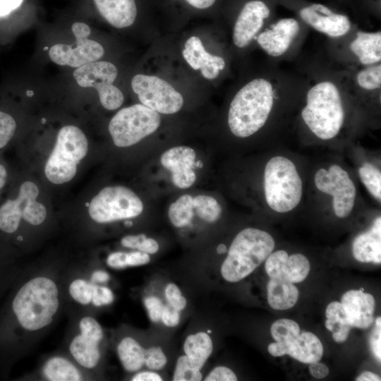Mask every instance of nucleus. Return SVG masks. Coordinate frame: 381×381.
<instances>
[{
    "instance_id": "f257e3e1",
    "label": "nucleus",
    "mask_w": 381,
    "mask_h": 381,
    "mask_svg": "<svg viewBox=\"0 0 381 381\" xmlns=\"http://www.w3.org/2000/svg\"><path fill=\"white\" fill-rule=\"evenodd\" d=\"M274 103L272 85L264 78H255L241 87L231 102L228 125L238 138H247L266 123Z\"/></svg>"
},
{
    "instance_id": "f03ea898",
    "label": "nucleus",
    "mask_w": 381,
    "mask_h": 381,
    "mask_svg": "<svg viewBox=\"0 0 381 381\" xmlns=\"http://www.w3.org/2000/svg\"><path fill=\"white\" fill-rule=\"evenodd\" d=\"M58 296L57 286L51 279L37 277L29 280L13 301V310L20 325L28 331L49 325L59 308Z\"/></svg>"
},
{
    "instance_id": "7ed1b4c3",
    "label": "nucleus",
    "mask_w": 381,
    "mask_h": 381,
    "mask_svg": "<svg viewBox=\"0 0 381 381\" xmlns=\"http://www.w3.org/2000/svg\"><path fill=\"white\" fill-rule=\"evenodd\" d=\"M274 246L273 237L267 231L251 227L241 230L221 265L222 278L231 283L243 280L266 260Z\"/></svg>"
},
{
    "instance_id": "20e7f679",
    "label": "nucleus",
    "mask_w": 381,
    "mask_h": 381,
    "mask_svg": "<svg viewBox=\"0 0 381 381\" xmlns=\"http://www.w3.org/2000/svg\"><path fill=\"white\" fill-rule=\"evenodd\" d=\"M301 117L318 138L329 140L339 132L344 119L341 98L336 85L323 81L313 85L307 92L306 104Z\"/></svg>"
},
{
    "instance_id": "39448f33",
    "label": "nucleus",
    "mask_w": 381,
    "mask_h": 381,
    "mask_svg": "<svg viewBox=\"0 0 381 381\" xmlns=\"http://www.w3.org/2000/svg\"><path fill=\"white\" fill-rule=\"evenodd\" d=\"M264 190L268 206L275 212H288L299 204L303 185L291 160L283 156H275L267 162Z\"/></svg>"
},
{
    "instance_id": "423d86ee",
    "label": "nucleus",
    "mask_w": 381,
    "mask_h": 381,
    "mask_svg": "<svg viewBox=\"0 0 381 381\" xmlns=\"http://www.w3.org/2000/svg\"><path fill=\"white\" fill-rule=\"evenodd\" d=\"M87 150V139L78 127L72 125L62 127L45 164L47 179L54 184L70 181L75 176L77 166L85 157Z\"/></svg>"
},
{
    "instance_id": "0eeeda50",
    "label": "nucleus",
    "mask_w": 381,
    "mask_h": 381,
    "mask_svg": "<svg viewBox=\"0 0 381 381\" xmlns=\"http://www.w3.org/2000/svg\"><path fill=\"white\" fill-rule=\"evenodd\" d=\"M160 123L159 113L136 104L119 110L111 119L109 131L116 146L126 147L153 133Z\"/></svg>"
},
{
    "instance_id": "6e6552de",
    "label": "nucleus",
    "mask_w": 381,
    "mask_h": 381,
    "mask_svg": "<svg viewBox=\"0 0 381 381\" xmlns=\"http://www.w3.org/2000/svg\"><path fill=\"white\" fill-rule=\"evenodd\" d=\"M143 204L131 189L121 186L102 189L90 201L88 212L98 223H108L140 215Z\"/></svg>"
},
{
    "instance_id": "1a4fd4ad",
    "label": "nucleus",
    "mask_w": 381,
    "mask_h": 381,
    "mask_svg": "<svg viewBox=\"0 0 381 381\" xmlns=\"http://www.w3.org/2000/svg\"><path fill=\"white\" fill-rule=\"evenodd\" d=\"M131 87L143 105L159 114L176 113L183 104L181 94L157 76L137 74L132 78Z\"/></svg>"
},
{
    "instance_id": "9d476101",
    "label": "nucleus",
    "mask_w": 381,
    "mask_h": 381,
    "mask_svg": "<svg viewBox=\"0 0 381 381\" xmlns=\"http://www.w3.org/2000/svg\"><path fill=\"white\" fill-rule=\"evenodd\" d=\"M75 37V44H56L49 51L52 61L61 66L78 68L96 61L104 54V48L99 42L88 39L91 30L82 22H75L71 27Z\"/></svg>"
},
{
    "instance_id": "9b49d317",
    "label": "nucleus",
    "mask_w": 381,
    "mask_h": 381,
    "mask_svg": "<svg viewBox=\"0 0 381 381\" xmlns=\"http://www.w3.org/2000/svg\"><path fill=\"white\" fill-rule=\"evenodd\" d=\"M316 188L333 197V210L339 218L346 217L351 212L356 200V187L348 172L337 164L329 170L320 169L315 174Z\"/></svg>"
},
{
    "instance_id": "f8f14e48",
    "label": "nucleus",
    "mask_w": 381,
    "mask_h": 381,
    "mask_svg": "<svg viewBox=\"0 0 381 381\" xmlns=\"http://www.w3.org/2000/svg\"><path fill=\"white\" fill-rule=\"evenodd\" d=\"M297 12L304 23L332 37L343 36L351 28V21L347 16L335 12L322 4H298Z\"/></svg>"
},
{
    "instance_id": "ddd939ff",
    "label": "nucleus",
    "mask_w": 381,
    "mask_h": 381,
    "mask_svg": "<svg viewBox=\"0 0 381 381\" xmlns=\"http://www.w3.org/2000/svg\"><path fill=\"white\" fill-rule=\"evenodd\" d=\"M267 0H248L242 6L236 18L233 32L234 44L246 47L262 28L272 14Z\"/></svg>"
},
{
    "instance_id": "4468645a",
    "label": "nucleus",
    "mask_w": 381,
    "mask_h": 381,
    "mask_svg": "<svg viewBox=\"0 0 381 381\" xmlns=\"http://www.w3.org/2000/svg\"><path fill=\"white\" fill-rule=\"evenodd\" d=\"M268 351L275 357L288 354L301 363L310 364L321 359L323 346L313 333L303 332L284 342L270 344Z\"/></svg>"
},
{
    "instance_id": "2eb2a0df",
    "label": "nucleus",
    "mask_w": 381,
    "mask_h": 381,
    "mask_svg": "<svg viewBox=\"0 0 381 381\" xmlns=\"http://www.w3.org/2000/svg\"><path fill=\"white\" fill-rule=\"evenodd\" d=\"M195 156L194 150L185 145L171 147L162 154L160 162L171 172L172 183L177 188H188L195 181L193 169Z\"/></svg>"
},
{
    "instance_id": "dca6fc26",
    "label": "nucleus",
    "mask_w": 381,
    "mask_h": 381,
    "mask_svg": "<svg viewBox=\"0 0 381 381\" xmlns=\"http://www.w3.org/2000/svg\"><path fill=\"white\" fill-rule=\"evenodd\" d=\"M300 30V25L293 18L279 19L257 37L259 45L269 55L279 56L289 48Z\"/></svg>"
},
{
    "instance_id": "f3484780",
    "label": "nucleus",
    "mask_w": 381,
    "mask_h": 381,
    "mask_svg": "<svg viewBox=\"0 0 381 381\" xmlns=\"http://www.w3.org/2000/svg\"><path fill=\"white\" fill-rule=\"evenodd\" d=\"M341 303L351 327L367 329L373 324L375 299L370 294L349 290L343 294Z\"/></svg>"
},
{
    "instance_id": "a211bd4d",
    "label": "nucleus",
    "mask_w": 381,
    "mask_h": 381,
    "mask_svg": "<svg viewBox=\"0 0 381 381\" xmlns=\"http://www.w3.org/2000/svg\"><path fill=\"white\" fill-rule=\"evenodd\" d=\"M182 54L191 68L200 70L202 76L209 80L216 78L225 68L224 60L208 53L200 39L196 36L186 40Z\"/></svg>"
},
{
    "instance_id": "6ab92c4d",
    "label": "nucleus",
    "mask_w": 381,
    "mask_h": 381,
    "mask_svg": "<svg viewBox=\"0 0 381 381\" xmlns=\"http://www.w3.org/2000/svg\"><path fill=\"white\" fill-rule=\"evenodd\" d=\"M39 194L37 185L25 181L20 187L15 200H8L0 207V229L6 233L17 230L22 219V212L27 203L36 200Z\"/></svg>"
},
{
    "instance_id": "aec40b11",
    "label": "nucleus",
    "mask_w": 381,
    "mask_h": 381,
    "mask_svg": "<svg viewBox=\"0 0 381 381\" xmlns=\"http://www.w3.org/2000/svg\"><path fill=\"white\" fill-rule=\"evenodd\" d=\"M99 14L112 26L124 28L135 20L138 8L135 0H93Z\"/></svg>"
},
{
    "instance_id": "412c9836",
    "label": "nucleus",
    "mask_w": 381,
    "mask_h": 381,
    "mask_svg": "<svg viewBox=\"0 0 381 381\" xmlns=\"http://www.w3.org/2000/svg\"><path fill=\"white\" fill-rule=\"evenodd\" d=\"M353 257L362 262H381V218L375 219L365 232L358 235L352 245Z\"/></svg>"
},
{
    "instance_id": "4be33fe9",
    "label": "nucleus",
    "mask_w": 381,
    "mask_h": 381,
    "mask_svg": "<svg viewBox=\"0 0 381 381\" xmlns=\"http://www.w3.org/2000/svg\"><path fill=\"white\" fill-rule=\"evenodd\" d=\"M116 67L108 61H93L76 68L73 77L83 87H94L104 83H113L117 77Z\"/></svg>"
},
{
    "instance_id": "5701e85b",
    "label": "nucleus",
    "mask_w": 381,
    "mask_h": 381,
    "mask_svg": "<svg viewBox=\"0 0 381 381\" xmlns=\"http://www.w3.org/2000/svg\"><path fill=\"white\" fill-rule=\"evenodd\" d=\"M298 296V290L294 283L282 278H270L267 284V301L272 308L288 310L296 303Z\"/></svg>"
},
{
    "instance_id": "b1692460",
    "label": "nucleus",
    "mask_w": 381,
    "mask_h": 381,
    "mask_svg": "<svg viewBox=\"0 0 381 381\" xmlns=\"http://www.w3.org/2000/svg\"><path fill=\"white\" fill-rule=\"evenodd\" d=\"M351 52L361 64L371 65L381 60V32H358L351 43Z\"/></svg>"
},
{
    "instance_id": "393cba45",
    "label": "nucleus",
    "mask_w": 381,
    "mask_h": 381,
    "mask_svg": "<svg viewBox=\"0 0 381 381\" xmlns=\"http://www.w3.org/2000/svg\"><path fill=\"white\" fill-rule=\"evenodd\" d=\"M183 349L192 364L201 370L212 353V340L205 332L191 334L186 338Z\"/></svg>"
},
{
    "instance_id": "a878e982",
    "label": "nucleus",
    "mask_w": 381,
    "mask_h": 381,
    "mask_svg": "<svg viewBox=\"0 0 381 381\" xmlns=\"http://www.w3.org/2000/svg\"><path fill=\"white\" fill-rule=\"evenodd\" d=\"M100 342L80 334L71 341L69 346L70 352L80 365L86 368H92L98 364L101 357Z\"/></svg>"
},
{
    "instance_id": "bb28decb",
    "label": "nucleus",
    "mask_w": 381,
    "mask_h": 381,
    "mask_svg": "<svg viewBox=\"0 0 381 381\" xmlns=\"http://www.w3.org/2000/svg\"><path fill=\"white\" fill-rule=\"evenodd\" d=\"M116 351L121 363L126 371L137 372L145 365V349L133 337L123 338L118 344Z\"/></svg>"
},
{
    "instance_id": "cd10ccee",
    "label": "nucleus",
    "mask_w": 381,
    "mask_h": 381,
    "mask_svg": "<svg viewBox=\"0 0 381 381\" xmlns=\"http://www.w3.org/2000/svg\"><path fill=\"white\" fill-rule=\"evenodd\" d=\"M326 328L332 332V338L338 343L344 342L349 334L351 328L346 313L340 302L333 301L327 306Z\"/></svg>"
},
{
    "instance_id": "c85d7f7f",
    "label": "nucleus",
    "mask_w": 381,
    "mask_h": 381,
    "mask_svg": "<svg viewBox=\"0 0 381 381\" xmlns=\"http://www.w3.org/2000/svg\"><path fill=\"white\" fill-rule=\"evenodd\" d=\"M43 375L51 381H78L83 380L79 370L68 360L60 356L49 358L42 368Z\"/></svg>"
},
{
    "instance_id": "c756f323",
    "label": "nucleus",
    "mask_w": 381,
    "mask_h": 381,
    "mask_svg": "<svg viewBox=\"0 0 381 381\" xmlns=\"http://www.w3.org/2000/svg\"><path fill=\"white\" fill-rule=\"evenodd\" d=\"M310 265L308 259L301 253L288 255L282 267L279 278L292 283H299L305 280L309 274Z\"/></svg>"
},
{
    "instance_id": "7c9ffc66",
    "label": "nucleus",
    "mask_w": 381,
    "mask_h": 381,
    "mask_svg": "<svg viewBox=\"0 0 381 381\" xmlns=\"http://www.w3.org/2000/svg\"><path fill=\"white\" fill-rule=\"evenodd\" d=\"M193 198L190 195H183L171 203L168 210V217L171 223L177 228L188 225L193 217Z\"/></svg>"
},
{
    "instance_id": "2f4dec72",
    "label": "nucleus",
    "mask_w": 381,
    "mask_h": 381,
    "mask_svg": "<svg viewBox=\"0 0 381 381\" xmlns=\"http://www.w3.org/2000/svg\"><path fill=\"white\" fill-rule=\"evenodd\" d=\"M193 207L198 216L208 223L218 220L222 214L221 205L210 195H199L193 198Z\"/></svg>"
},
{
    "instance_id": "473e14b6",
    "label": "nucleus",
    "mask_w": 381,
    "mask_h": 381,
    "mask_svg": "<svg viewBox=\"0 0 381 381\" xmlns=\"http://www.w3.org/2000/svg\"><path fill=\"white\" fill-rule=\"evenodd\" d=\"M361 181L370 194L377 200H381V173L374 165L365 163L358 170Z\"/></svg>"
},
{
    "instance_id": "72a5a7b5",
    "label": "nucleus",
    "mask_w": 381,
    "mask_h": 381,
    "mask_svg": "<svg viewBox=\"0 0 381 381\" xmlns=\"http://www.w3.org/2000/svg\"><path fill=\"white\" fill-rule=\"evenodd\" d=\"M101 104L108 110L118 109L123 102L122 92L113 83H104L95 89Z\"/></svg>"
},
{
    "instance_id": "f704fd0d",
    "label": "nucleus",
    "mask_w": 381,
    "mask_h": 381,
    "mask_svg": "<svg viewBox=\"0 0 381 381\" xmlns=\"http://www.w3.org/2000/svg\"><path fill=\"white\" fill-rule=\"evenodd\" d=\"M200 370L195 367L184 354L178 358L172 380L174 381H200L202 380Z\"/></svg>"
},
{
    "instance_id": "c9c22d12",
    "label": "nucleus",
    "mask_w": 381,
    "mask_h": 381,
    "mask_svg": "<svg viewBox=\"0 0 381 381\" xmlns=\"http://www.w3.org/2000/svg\"><path fill=\"white\" fill-rule=\"evenodd\" d=\"M270 332L276 341L284 342L300 334V327L292 320L279 319L272 325Z\"/></svg>"
},
{
    "instance_id": "e433bc0d",
    "label": "nucleus",
    "mask_w": 381,
    "mask_h": 381,
    "mask_svg": "<svg viewBox=\"0 0 381 381\" xmlns=\"http://www.w3.org/2000/svg\"><path fill=\"white\" fill-rule=\"evenodd\" d=\"M356 80L361 87L367 90H373L380 87L381 66L380 64L369 66L356 75Z\"/></svg>"
},
{
    "instance_id": "4c0bfd02",
    "label": "nucleus",
    "mask_w": 381,
    "mask_h": 381,
    "mask_svg": "<svg viewBox=\"0 0 381 381\" xmlns=\"http://www.w3.org/2000/svg\"><path fill=\"white\" fill-rule=\"evenodd\" d=\"M93 284L88 283L82 279H77L69 286L71 297L78 303L87 305L92 302Z\"/></svg>"
},
{
    "instance_id": "58836bf2",
    "label": "nucleus",
    "mask_w": 381,
    "mask_h": 381,
    "mask_svg": "<svg viewBox=\"0 0 381 381\" xmlns=\"http://www.w3.org/2000/svg\"><path fill=\"white\" fill-rule=\"evenodd\" d=\"M46 216L45 207L35 200L28 202L22 212V218L32 225L41 224L44 221Z\"/></svg>"
},
{
    "instance_id": "ea45409f",
    "label": "nucleus",
    "mask_w": 381,
    "mask_h": 381,
    "mask_svg": "<svg viewBox=\"0 0 381 381\" xmlns=\"http://www.w3.org/2000/svg\"><path fill=\"white\" fill-rule=\"evenodd\" d=\"M167 363V358L159 346H151L145 349V365L151 370H162Z\"/></svg>"
},
{
    "instance_id": "a19ab883",
    "label": "nucleus",
    "mask_w": 381,
    "mask_h": 381,
    "mask_svg": "<svg viewBox=\"0 0 381 381\" xmlns=\"http://www.w3.org/2000/svg\"><path fill=\"white\" fill-rule=\"evenodd\" d=\"M16 122L9 114L0 111V149L6 146L16 130Z\"/></svg>"
},
{
    "instance_id": "79ce46f5",
    "label": "nucleus",
    "mask_w": 381,
    "mask_h": 381,
    "mask_svg": "<svg viewBox=\"0 0 381 381\" xmlns=\"http://www.w3.org/2000/svg\"><path fill=\"white\" fill-rule=\"evenodd\" d=\"M164 296L169 305L179 311L184 310L187 301L179 287L174 283L168 284L164 289Z\"/></svg>"
},
{
    "instance_id": "37998d69",
    "label": "nucleus",
    "mask_w": 381,
    "mask_h": 381,
    "mask_svg": "<svg viewBox=\"0 0 381 381\" xmlns=\"http://www.w3.org/2000/svg\"><path fill=\"white\" fill-rule=\"evenodd\" d=\"M80 334L101 341L104 332L101 325L93 318L87 316L81 319L79 323Z\"/></svg>"
},
{
    "instance_id": "c03bdc74",
    "label": "nucleus",
    "mask_w": 381,
    "mask_h": 381,
    "mask_svg": "<svg viewBox=\"0 0 381 381\" xmlns=\"http://www.w3.org/2000/svg\"><path fill=\"white\" fill-rule=\"evenodd\" d=\"M144 305L150 320L153 322H159L164 306L162 300L157 296L150 295L144 298Z\"/></svg>"
},
{
    "instance_id": "a18cd8bd",
    "label": "nucleus",
    "mask_w": 381,
    "mask_h": 381,
    "mask_svg": "<svg viewBox=\"0 0 381 381\" xmlns=\"http://www.w3.org/2000/svg\"><path fill=\"white\" fill-rule=\"evenodd\" d=\"M114 301L111 290L106 286H99L93 284L92 303L95 306L109 305Z\"/></svg>"
},
{
    "instance_id": "49530a36",
    "label": "nucleus",
    "mask_w": 381,
    "mask_h": 381,
    "mask_svg": "<svg viewBox=\"0 0 381 381\" xmlns=\"http://www.w3.org/2000/svg\"><path fill=\"white\" fill-rule=\"evenodd\" d=\"M205 381H236L237 377L230 368L226 366L214 368L203 379Z\"/></svg>"
},
{
    "instance_id": "de8ad7c7",
    "label": "nucleus",
    "mask_w": 381,
    "mask_h": 381,
    "mask_svg": "<svg viewBox=\"0 0 381 381\" xmlns=\"http://www.w3.org/2000/svg\"><path fill=\"white\" fill-rule=\"evenodd\" d=\"M25 0H0V22L6 20L16 13Z\"/></svg>"
},
{
    "instance_id": "09e8293b",
    "label": "nucleus",
    "mask_w": 381,
    "mask_h": 381,
    "mask_svg": "<svg viewBox=\"0 0 381 381\" xmlns=\"http://www.w3.org/2000/svg\"><path fill=\"white\" fill-rule=\"evenodd\" d=\"M370 346L375 358L381 361V318L376 319L375 325L370 337Z\"/></svg>"
},
{
    "instance_id": "8fccbe9b",
    "label": "nucleus",
    "mask_w": 381,
    "mask_h": 381,
    "mask_svg": "<svg viewBox=\"0 0 381 381\" xmlns=\"http://www.w3.org/2000/svg\"><path fill=\"white\" fill-rule=\"evenodd\" d=\"M180 318V311L176 310L169 304L163 306L160 320H162L165 326L169 327H176L179 325Z\"/></svg>"
},
{
    "instance_id": "3c124183",
    "label": "nucleus",
    "mask_w": 381,
    "mask_h": 381,
    "mask_svg": "<svg viewBox=\"0 0 381 381\" xmlns=\"http://www.w3.org/2000/svg\"><path fill=\"white\" fill-rule=\"evenodd\" d=\"M150 257L149 254L138 250L127 253L126 262L128 267L144 265L149 263Z\"/></svg>"
},
{
    "instance_id": "603ef678",
    "label": "nucleus",
    "mask_w": 381,
    "mask_h": 381,
    "mask_svg": "<svg viewBox=\"0 0 381 381\" xmlns=\"http://www.w3.org/2000/svg\"><path fill=\"white\" fill-rule=\"evenodd\" d=\"M127 253L114 252L109 254L107 258V264L114 269H121L128 267L126 262Z\"/></svg>"
},
{
    "instance_id": "864d4df0",
    "label": "nucleus",
    "mask_w": 381,
    "mask_h": 381,
    "mask_svg": "<svg viewBox=\"0 0 381 381\" xmlns=\"http://www.w3.org/2000/svg\"><path fill=\"white\" fill-rule=\"evenodd\" d=\"M162 377L155 370H145L135 373L131 378L133 381H162Z\"/></svg>"
},
{
    "instance_id": "5fc2aeb1",
    "label": "nucleus",
    "mask_w": 381,
    "mask_h": 381,
    "mask_svg": "<svg viewBox=\"0 0 381 381\" xmlns=\"http://www.w3.org/2000/svg\"><path fill=\"white\" fill-rule=\"evenodd\" d=\"M137 250L147 254H155L159 250V244L155 239L146 236L141 241Z\"/></svg>"
},
{
    "instance_id": "6e6d98bb",
    "label": "nucleus",
    "mask_w": 381,
    "mask_h": 381,
    "mask_svg": "<svg viewBox=\"0 0 381 381\" xmlns=\"http://www.w3.org/2000/svg\"><path fill=\"white\" fill-rule=\"evenodd\" d=\"M146 237L143 234L138 235H128L123 237L121 243L126 248L137 249L141 241Z\"/></svg>"
},
{
    "instance_id": "4d7b16f0",
    "label": "nucleus",
    "mask_w": 381,
    "mask_h": 381,
    "mask_svg": "<svg viewBox=\"0 0 381 381\" xmlns=\"http://www.w3.org/2000/svg\"><path fill=\"white\" fill-rule=\"evenodd\" d=\"M309 371L316 378H324L329 374V368L326 365L318 361L310 363Z\"/></svg>"
},
{
    "instance_id": "13d9d810",
    "label": "nucleus",
    "mask_w": 381,
    "mask_h": 381,
    "mask_svg": "<svg viewBox=\"0 0 381 381\" xmlns=\"http://www.w3.org/2000/svg\"><path fill=\"white\" fill-rule=\"evenodd\" d=\"M190 6L202 10L212 6L217 0H184Z\"/></svg>"
},
{
    "instance_id": "bf43d9fd",
    "label": "nucleus",
    "mask_w": 381,
    "mask_h": 381,
    "mask_svg": "<svg viewBox=\"0 0 381 381\" xmlns=\"http://www.w3.org/2000/svg\"><path fill=\"white\" fill-rule=\"evenodd\" d=\"M110 277L109 274L102 270H97L94 272L91 277V281L92 282L104 283L109 281Z\"/></svg>"
},
{
    "instance_id": "052dcab7",
    "label": "nucleus",
    "mask_w": 381,
    "mask_h": 381,
    "mask_svg": "<svg viewBox=\"0 0 381 381\" xmlns=\"http://www.w3.org/2000/svg\"><path fill=\"white\" fill-rule=\"evenodd\" d=\"M380 377L372 372L365 371L358 375L356 380V381H380Z\"/></svg>"
},
{
    "instance_id": "680f3d73",
    "label": "nucleus",
    "mask_w": 381,
    "mask_h": 381,
    "mask_svg": "<svg viewBox=\"0 0 381 381\" xmlns=\"http://www.w3.org/2000/svg\"><path fill=\"white\" fill-rule=\"evenodd\" d=\"M7 171L6 168L0 164V188H2L6 181Z\"/></svg>"
},
{
    "instance_id": "e2e57ef3",
    "label": "nucleus",
    "mask_w": 381,
    "mask_h": 381,
    "mask_svg": "<svg viewBox=\"0 0 381 381\" xmlns=\"http://www.w3.org/2000/svg\"><path fill=\"white\" fill-rule=\"evenodd\" d=\"M217 252L219 254H223L226 252V247L224 244H219L217 248Z\"/></svg>"
},
{
    "instance_id": "0e129e2a",
    "label": "nucleus",
    "mask_w": 381,
    "mask_h": 381,
    "mask_svg": "<svg viewBox=\"0 0 381 381\" xmlns=\"http://www.w3.org/2000/svg\"><path fill=\"white\" fill-rule=\"evenodd\" d=\"M196 167L197 168H202V163L201 161L198 160L196 162L194 163V167Z\"/></svg>"
},
{
    "instance_id": "69168bd1",
    "label": "nucleus",
    "mask_w": 381,
    "mask_h": 381,
    "mask_svg": "<svg viewBox=\"0 0 381 381\" xmlns=\"http://www.w3.org/2000/svg\"><path fill=\"white\" fill-rule=\"evenodd\" d=\"M124 224H125V226H132L133 222L131 221L128 220V221L125 222Z\"/></svg>"
},
{
    "instance_id": "338daca9",
    "label": "nucleus",
    "mask_w": 381,
    "mask_h": 381,
    "mask_svg": "<svg viewBox=\"0 0 381 381\" xmlns=\"http://www.w3.org/2000/svg\"><path fill=\"white\" fill-rule=\"evenodd\" d=\"M207 332L208 334H209V333H211V330H210V329H208V330L207 331Z\"/></svg>"
}]
</instances>
